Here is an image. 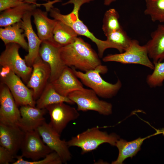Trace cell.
<instances>
[{
	"mask_svg": "<svg viewBox=\"0 0 164 164\" xmlns=\"http://www.w3.org/2000/svg\"><path fill=\"white\" fill-rule=\"evenodd\" d=\"M72 68L75 74L82 83L102 98L112 97L117 94L122 87V82L119 79L115 83L113 84L102 79L100 74H105L108 71L106 66L101 64L94 69L84 73Z\"/></svg>",
	"mask_w": 164,
	"mask_h": 164,
	"instance_id": "cell-3",
	"label": "cell"
},
{
	"mask_svg": "<svg viewBox=\"0 0 164 164\" xmlns=\"http://www.w3.org/2000/svg\"><path fill=\"white\" fill-rule=\"evenodd\" d=\"M78 78L73 68L66 66L59 77L50 83L58 93L67 97L70 93L84 88Z\"/></svg>",
	"mask_w": 164,
	"mask_h": 164,
	"instance_id": "cell-18",
	"label": "cell"
},
{
	"mask_svg": "<svg viewBox=\"0 0 164 164\" xmlns=\"http://www.w3.org/2000/svg\"><path fill=\"white\" fill-rule=\"evenodd\" d=\"M61 102L74 104L68 97L62 96L58 93L49 82L36 100V107L40 109L46 108L49 105Z\"/></svg>",
	"mask_w": 164,
	"mask_h": 164,
	"instance_id": "cell-24",
	"label": "cell"
},
{
	"mask_svg": "<svg viewBox=\"0 0 164 164\" xmlns=\"http://www.w3.org/2000/svg\"><path fill=\"white\" fill-rule=\"evenodd\" d=\"M151 37L144 45L149 56L153 64L161 62L164 60V24L159 25Z\"/></svg>",
	"mask_w": 164,
	"mask_h": 164,
	"instance_id": "cell-19",
	"label": "cell"
},
{
	"mask_svg": "<svg viewBox=\"0 0 164 164\" xmlns=\"http://www.w3.org/2000/svg\"><path fill=\"white\" fill-rule=\"evenodd\" d=\"M116 1V0H104V4L108 6Z\"/></svg>",
	"mask_w": 164,
	"mask_h": 164,
	"instance_id": "cell-34",
	"label": "cell"
},
{
	"mask_svg": "<svg viewBox=\"0 0 164 164\" xmlns=\"http://www.w3.org/2000/svg\"><path fill=\"white\" fill-rule=\"evenodd\" d=\"M60 56L65 66L84 72L102 64L98 54L80 37H77L72 43L61 47Z\"/></svg>",
	"mask_w": 164,
	"mask_h": 164,
	"instance_id": "cell-1",
	"label": "cell"
},
{
	"mask_svg": "<svg viewBox=\"0 0 164 164\" xmlns=\"http://www.w3.org/2000/svg\"><path fill=\"white\" fill-rule=\"evenodd\" d=\"M15 157L4 147L0 146V164H12L15 161Z\"/></svg>",
	"mask_w": 164,
	"mask_h": 164,
	"instance_id": "cell-31",
	"label": "cell"
},
{
	"mask_svg": "<svg viewBox=\"0 0 164 164\" xmlns=\"http://www.w3.org/2000/svg\"><path fill=\"white\" fill-rule=\"evenodd\" d=\"M37 35L43 41L53 39V32L56 20L48 16L47 11L36 8L32 12Z\"/></svg>",
	"mask_w": 164,
	"mask_h": 164,
	"instance_id": "cell-21",
	"label": "cell"
},
{
	"mask_svg": "<svg viewBox=\"0 0 164 164\" xmlns=\"http://www.w3.org/2000/svg\"><path fill=\"white\" fill-rule=\"evenodd\" d=\"M19 110L21 117L17 125L25 132L36 130L45 121L46 108L26 105L21 106Z\"/></svg>",
	"mask_w": 164,
	"mask_h": 164,
	"instance_id": "cell-17",
	"label": "cell"
},
{
	"mask_svg": "<svg viewBox=\"0 0 164 164\" xmlns=\"http://www.w3.org/2000/svg\"><path fill=\"white\" fill-rule=\"evenodd\" d=\"M97 95L91 89L84 88L74 91L67 97L77 106L79 111H93L99 114L108 115L112 113V105L108 102L100 100Z\"/></svg>",
	"mask_w": 164,
	"mask_h": 164,
	"instance_id": "cell-6",
	"label": "cell"
},
{
	"mask_svg": "<svg viewBox=\"0 0 164 164\" xmlns=\"http://www.w3.org/2000/svg\"><path fill=\"white\" fill-rule=\"evenodd\" d=\"M119 17L118 13L114 9H110L106 11L104 16L102 26L105 35L122 29L119 22Z\"/></svg>",
	"mask_w": 164,
	"mask_h": 164,
	"instance_id": "cell-28",
	"label": "cell"
},
{
	"mask_svg": "<svg viewBox=\"0 0 164 164\" xmlns=\"http://www.w3.org/2000/svg\"><path fill=\"white\" fill-rule=\"evenodd\" d=\"M40 137L36 130L25 132L20 149L23 157L37 161L53 152Z\"/></svg>",
	"mask_w": 164,
	"mask_h": 164,
	"instance_id": "cell-13",
	"label": "cell"
},
{
	"mask_svg": "<svg viewBox=\"0 0 164 164\" xmlns=\"http://www.w3.org/2000/svg\"><path fill=\"white\" fill-rule=\"evenodd\" d=\"M46 108L50 117L49 124L60 135L69 122L77 119L80 116L77 109L64 102L49 105Z\"/></svg>",
	"mask_w": 164,
	"mask_h": 164,
	"instance_id": "cell-9",
	"label": "cell"
},
{
	"mask_svg": "<svg viewBox=\"0 0 164 164\" xmlns=\"http://www.w3.org/2000/svg\"><path fill=\"white\" fill-rule=\"evenodd\" d=\"M145 15L149 16L152 22L164 24V0H145Z\"/></svg>",
	"mask_w": 164,
	"mask_h": 164,
	"instance_id": "cell-27",
	"label": "cell"
},
{
	"mask_svg": "<svg viewBox=\"0 0 164 164\" xmlns=\"http://www.w3.org/2000/svg\"><path fill=\"white\" fill-rule=\"evenodd\" d=\"M0 87V123L17 125L21 117L20 110L9 88L1 82Z\"/></svg>",
	"mask_w": 164,
	"mask_h": 164,
	"instance_id": "cell-12",
	"label": "cell"
},
{
	"mask_svg": "<svg viewBox=\"0 0 164 164\" xmlns=\"http://www.w3.org/2000/svg\"><path fill=\"white\" fill-rule=\"evenodd\" d=\"M25 133L17 125L0 123V145L15 157L21 149Z\"/></svg>",
	"mask_w": 164,
	"mask_h": 164,
	"instance_id": "cell-15",
	"label": "cell"
},
{
	"mask_svg": "<svg viewBox=\"0 0 164 164\" xmlns=\"http://www.w3.org/2000/svg\"><path fill=\"white\" fill-rule=\"evenodd\" d=\"M21 21L3 28H1L0 38L5 45L10 43H16L27 51L28 43L25 39L26 36Z\"/></svg>",
	"mask_w": 164,
	"mask_h": 164,
	"instance_id": "cell-22",
	"label": "cell"
},
{
	"mask_svg": "<svg viewBox=\"0 0 164 164\" xmlns=\"http://www.w3.org/2000/svg\"><path fill=\"white\" fill-rule=\"evenodd\" d=\"M94 0H69L63 4L65 5L69 4L73 5L72 11L67 15H63L57 8L51 7L50 10V16L57 20L60 21L71 27L78 35L84 36L90 39L96 45L98 55L100 58L103 57L104 51L108 49L106 40H103L97 38L88 29L87 26L79 18V12L81 6Z\"/></svg>",
	"mask_w": 164,
	"mask_h": 164,
	"instance_id": "cell-2",
	"label": "cell"
},
{
	"mask_svg": "<svg viewBox=\"0 0 164 164\" xmlns=\"http://www.w3.org/2000/svg\"><path fill=\"white\" fill-rule=\"evenodd\" d=\"M20 1L24 2L25 3L31 4H35L37 5L38 6L40 5L39 4H37L36 2V1L38 0H41L45 1L47 2H48L49 0H19Z\"/></svg>",
	"mask_w": 164,
	"mask_h": 164,
	"instance_id": "cell-33",
	"label": "cell"
},
{
	"mask_svg": "<svg viewBox=\"0 0 164 164\" xmlns=\"http://www.w3.org/2000/svg\"></svg>",
	"mask_w": 164,
	"mask_h": 164,
	"instance_id": "cell-35",
	"label": "cell"
},
{
	"mask_svg": "<svg viewBox=\"0 0 164 164\" xmlns=\"http://www.w3.org/2000/svg\"><path fill=\"white\" fill-rule=\"evenodd\" d=\"M25 3V2L19 0H0V12L17 6Z\"/></svg>",
	"mask_w": 164,
	"mask_h": 164,
	"instance_id": "cell-32",
	"label": "cell"
},
{
	"mask_svg": "<svg viewBox=\"0 0 164 164\" xmlns=\"http://www.w3.org/2000/svg\"><path fill=\"white\" fill-rule=\"evenodd\" d=\"M104 62H115L124 64H134L144 66L152 70L154 65L150 60L147 49L138 41L132 39L130 46L123 52L108 54L102 58Z\"/></svg>",
	"mask_w": 164,
	"mask_h": 164,
	"instance_id": "cell-7",
	"label": "cell"
},
{
	"mask_svg": "<svg viewBox=\"0 0 164 164\" xmlns=\"http://www.w3.org/2000/svg\"><path fill=\"white\" fill-rule=\"evenodd\" d=\"M105 36L109 48H114L121 53L126 50L131 44V39L123 29L112 32Z\"/></svg>",
	"mask_w": 164,
	"mask_h": 164,
	"instance_id": "cell-26",
	"label": "cell"
},
{
	"mask_svg": "<svg viewBox=\"0 0 164 164\" xmlns=\"http://www.w3.org/2000/svg\"><path fill=\"white\" fill-rule=\"evenodd\" d=\"M61 47L53 39L43 41L40 46L39 56L49 65L51 68V74L49 80L50 82L59 77L66 66L60 57Z\"/></svg>",
	"mask_w": 164,
	"mask_h": 164,
	"instance_id": "cell-11",
	"label": "cell"
},
{
	"mask_svg": "<svg viewBox=\"0 0 164 164\" xmlns=\"http://www.w3.org/2000/svg\"><path fill=\"white\" fill-rule=\"evenodd\" d=\"M32 11L26 13L21 21L22 28L28 41V53L25 56L24 59L27 65L31 67L35 60L39 56V50L42 42L32 27L31 22Z\"/></svg>",
	"mask_w": 164,
	"mask_h": 164,
	"instance_id": "cell-16",
	"label": "cell"
},
{
	"mask_svg": "<svg viewBox=\"0 0 164 164\" xmlns=\"http://www.w3.org/2000/svg\"><path fill=\"white\" fill-rule=\"evenodd\" d=\"M4 50L0 56V64L2 67H7L13 71L26 83L30 77L32 67L27 65L19 53L21 47L15 43L5 45Z\"/></svg>",
	"mask_w": 164,
	"mask_h": 164,
	"instance_id": "cell-8",
	"label": "cell"
},
{
	"mask_svg": "<svg viewBox=\"0 0 164 164\" xmlns=\"http://www.w3.org/2000/svg\"><path fill=\"white\" fill-rule=\"evenodd\" d=\"M153 72L147 75L146 82L151 88H155L162 85L164 81V62L154 63Z\"/></svg>",
	"mask_w": 164,
	"mask_h": 164,
	"instance_id": "cell-29",
	"label": "cell"
},
{
	"mask_svg": "<svg viewBox=\"0 0 164 164\" xmlns=\"http://www.w3.org/2000/svg\"><path fill=\"white\" fill-rule=\"evenodd\" d=\"M22 155H16L17 160L12 164H61L63 162L59 155L53 151L48 154L42 160L28 161L24 160Z\"/></svg>",
	"mask_w": 164,
	"mask_h": 164,
	"instance_id": "cell-30",
	"label": "cell"
},
{
	"mask_svg": "<svg viewBox=\"0 0 164 164\" xmlns=\"http://www.w3.org/2000/svg\"><path fill=\"white\" fill-rule=\"evenodd\" d=\"M32 71L27 86L33 92L36 101L39 97L48 83L50 77L51 70L49 65L39 56L34 61L32 66Z\"/></svg>",
	"mask_w": 164,
	"mask_h": 164,
	"instance_id": "cell-14",
	"label": "cell"
},
{
	"mask_svg": "<svg viewBox=\"0 0 164 164\" xmlns=\"http://www.w3.org/2000/svg\"><path fill=\"white\" fill-rule=\"evenodd\" d=\"M44 142L53 151L56 152L60 157L63 163H65L72 158L67 141L62 140L60 135L53 129L45 121L36 130Z\"/></svg>",
	"mask_w": 164,
	"mask_h": 164,
	"instance_id": "cell-10",
	"label": "cell"
},
{
	"mask_svg": "<svg viewBox=\"0 0 164 164\" xmlns=\"http://www.w3.org/2000/svg\"><path fill=\"white\" fill-rule=\"evenodd\" d=\"M1 83L9 89L18 106L29 105L35 107L33 92L26 86L21 78L7 67H2L0 73Z\"/></svg>",
	"mask_w": 164,
	"mask_h": 164,
	"instance_id": "cell-5",
	"label": "cell"
},
{
	"mask_svg": "<svg viewBox=\"0 0 164 164\" xmlns=\"http://www.w3.org/2000/svg\"><path fill=\"white\" fill-rule=\"evenodd\" d=\"M163 131L158 130L154 134L144 138L140 137L134 140L127 142L123 139L119 138L116 142L115 146L119 151L117 159L112 162V164H122L127 158L135 155L141 149V147L145 139L153 136L163 133Z\"/></svg>",
	"mask_w": 164,
	"mask_h": 164,
	"instance_id": "cell-20",
	"label": "cell"
},
{
	"mask_svg": "<svg viewBox=\"0 0 164 164\" xmlns=\"http://www.w3.org/2000/svg\"><path fill=\"white\" fill-rule=\"evenodd\" d=\"M38 6L36 4L25 3L1 12L0 27H5L21 21L26 13L33 11Z\"/></svg>",
	"mask_w": 164,
	"mask_h": 164,
	"instance_id": "cell-23",
	"label": "cell"
},
{
	"mask_svg": "<svg viewBox=\"0 0 164 164\" xmlns=\"http://www.w3.org/2000/svg\"><path fill=\"white\" fill-rule=\"evenodd\" d=\"M78 35L71 27L56 20L53 32V39L59 45L62 47L72 43Z\"/></svg>",
	"mask_w": 164,
	"mask_h": 164,
	"instance_id": "cell-25",
	"label": "cell"
},
{
	"mask_svg": "<svg viewBox=\"0 0 164 164\" xmlns=\"http://www.w3.org/2000/svg\"><path fill=\"white\" fill-rule=\"evenodd\" d=\"M119 136L115 133L108 134L99 129V127L88 128L86 130L73 137L67 141L69 147L76 146L81 149V153L84 154L96 149L100 145L108 143L115 145Z\"/></svg>",
	"mask_w": 164,
	"mask_h": 164,
	"instance_id": "cell-4",
	"label": "cell"
}]
</instances>
